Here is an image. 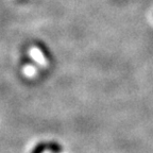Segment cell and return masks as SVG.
Masks as SVG:
<instances>
[{
	"label": "cell",
	"mask_w": 153,
	"mask_h": 153,
	"mask_svg": "<svg viewBox=\"0 0 153 153\" xmlns=\"http://www.w3.org/2000/svg\"><path fill=\"white\" fill-rule=\"evenodd\" d=\"M22 62L24 63H26V64H31V65H37L35 62H34L33 60H32L31 57L30 56H28V55H26V56H24L22 57Z\"/></svg>",
	"instance_id": "4"
},
{
	"label": "cell",
	"mask_w": 153,
	"mask_h": 153,
	"mask_svg": "<svg viewBox=\"0 0 153 153\" xmlns=\"http://www.w3.org/2000/svg\"><path fill=\"white\" fill-rule=\"evenodd\" d=\"M47 145L48 143H46V141H39L33 147L30 153H44L47 150Z\"/></svg>",
	"instance_id": "3"
},
{
	"label": "cell",
	"mask_w": 153,
	"mask_h": 153,
	"mask_svg": "<svg viewBox=\"0 0 153 153\" xmlns=\"http://www.w3.org/2000/svg\"><path fill=\"white\" fill-rule=\"evenodd\" d=\"M35 45H36V47L39 49V51L42 52V54L44 55V57H45L48 62H51V61L53 60L52 53H51V51L49 50V48L47 47L46 44H44L43 42H36Z\"/></svg>",
	"instance_id": "1"
},
{
	"label": "cell",
	"mask_w": 153,
	"mask_h": 153,
	"mask_svg": "<svg viewBox=\"0 0 153 153\" xmlns=\"http://www.w3.org/2000/svg\"><path fill=\"white\" fill-rule=\"evenodd\" d=\"M47 150L50 151L51 153H62L63 147L60 143H57V141H55V140H51L48 143Z\"/></svg>",
	"instance_id": "2"
}]
</instances>
